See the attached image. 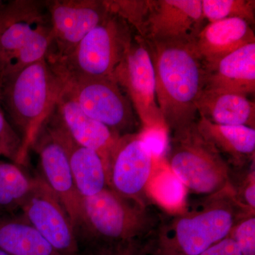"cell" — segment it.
Wrapping results in <instances>:
<instances>
[{
  "instance_id": "cell-16",
  "label": "cell",
  "mask_w": 255,
  "mask_h": 255,
  "mask_svg": "<svg viewBox=\"0 0 255 255\" xmlns=\"http://www.w3.org/2000/svg\"><path fill=\"white\" fill-rule=\"evenodd\" d=\"M255 43L251 23L241 18L209 23L196 36L194 45L206 68L243 47Z\"/></svg>"
},
{
  "instance_id": "cell-23",
  "label": "cell",
  "mask_w": 255,
  "mask_h": 255,
  "mask_svg": "<svg viewBox=\"0 0 255 255\" xmlns=\"http://www.w3.org/2000/svg\"><path fill=\"white\" fill-rule=\"evenodd\" d=\"M48 16L41 12L31 15L10 24L0 34V71L8 60L22 48L33 31Z\"/></svg>"
},
{
  "instance_id": "cell-8",
  "label": "cell",
  "mask_w": 255,
  "mask_h": 255,
  "mask_svg": "<svg viewBox=\"0 0 255 255\" xmlns=\"http://www.w3.org/2000/svg\"><path fill=\"white\" fill-rule=\"evenodd\" d=\"M63 87L89 117L119 137L137 133L139 122L128 97L113 78H70Z\"/></svg>"
},
{
  "instance_id": "cell-14",
  "label": "cell",
  "mask_w": 255,
  "mask_h": 255,
  "mask_svg": "<svg viewBox=\"0 0 255 255\" xmlns=\"http://www.w3.org/2000/svg\"><path fill=\"white\" fill-rule=\"evenodd\" d=\"M43 126L65 151L80 197L95 195L107 187L102 157L95 151L80 145L70 135L55 107Z\"/></svg>"
},
{
  "instance_id": "cell-31",
  "label": "cell",
  "mask_w": 255,
  "mask_h": 255,
  "mask_svg": "<svg viewBox=\"0 0 255 255\" xmlns=\"http://www.w3.org/2000/svg\"><path fill=\"white\" fill-rule=\"evenodd\" d=\"M0 255H9L8 254H6V253H4V251H1V250H0Z\"/></svg>"
},
{
  "instance_id": "cell-5",
  "label": "cell",
  "mask_w": 255,
  "mask_h": 255,
  "mask_svg": "<svg viewBox=\"0 0 255 255\" xmlns=\"http://www.w3.org/2000/svg\"><path fill=\"white\" fill-rule=\"evenodd\" d=\"M196 123L171 132L167 161L171 173L189 192L211 196L229 185L232 170Z\"/></svg>"
},
{
  "instance_id": "cell-26",
  "label": "cell",
  "mask_w": 255,
  "mask_h": 255,
  "mask_svg": "<svg viewBox=\"0 0 255 255\" xmlns=\"http://www.w3.org/2000/svg\"><path fill=\"white\" fill-rule=\"evenodd\" d=\"M146 241L90 242L78 255H147Z\"/></svg>"
},
{
  "instance_id": "cell-6",
  "label": "cell",
  "mask_w": 255,
  "mask_h": 255,
  "mask_svg": "<svg viewBox=\"0 0 255 255\" xmlns=\"http://www.w3.org/2000/svg\"><path fill=\"white\" fill-rule=\"evenodd\" d=\"M135 34L125 20L110 11L71 54L50 67L61 80L113 78L114 71L123 60Z\"/></svg>"
},
{
  "instance_id": "cell-19",
  "label": "cell",
  "mask_w": 255,
  "mask_h": 255,
  "mask_svg": "<svg viewBox=\"0 0 255 255\" xmlns=\"http://www.w3.org/2000/svg\"><path fill=\"white\" fill-rule=\"evenodd\" d=\"M196 110L200 117L213 124L255 128V102L242 94L204 89Z\"/></svg>"
},
{
  "instance_id": "cell-27",
  "label": "cell",
  "mask_w": 255,
  "mask_h": 255,
  "mask_svg": "<svg viewBox=\"0 0 255 255\" xmlns=\"http://www.w3.org/2000/svg\"><path fill=\"white\" fill-rule=\"evenodd\" d=\"M228 237L236 243L242 255H255V214L240 219Z\"/></svg>"
},
{
  "instance_id": "cell-18",
  "label": "cell",
  "mask_w": 255,
  "mask_h": 255,
  "mask_svg": "<svg viewBox=\"0 0 255 255\" xmlns=\"http://www.w3.org/2000/svg\"><path fill=\"white\" fill-rule=\"evenodd\" d=\"M196 124L203 136L219 151L231 170H241L254 163L255 128L218 125L202 117H199Z\"/></svg>"
},
{
  "instance_id": "cell-25",
  "label": "cell",
  "mask_w": 255,
  "mask_h": 255,
  "mask_svg": "<svg viewBox=\"0 0 255 255\" xmlns=\"http://www.w3.org/2000/svg\"><path fill=\"white\" fill-rule=\"evenodd\" d=\"M105 2L110 11L125 20L137 36H140L150 11L151 0H117Z\"/></svg>"
},
{
  "instance_id": "cell-29",
  "label": "cell",
  "mask_w": 255,
  "mask_h": 255,
  "mask_svg": "<svg viewBox=\"0 0 255 255\" xmlns=\"http://www.w3.org/2000/svg\"><path fill=\"white\" fill-rule=\"evenodd\" d=\"M40 10L36 1H14L4 4L0 9V34L11 23L37 14Z\"/></svg>"
},
{
  "instance_id": "cell-32",
  "label": "cell",
  "mask_w": 255,
  "mask_h": 255,
  "mask_svg": "<svg viewBox=\"0 0 255 255\" xmlns=\"http://www.w3.org/2000/svg\"><path fill=\"white\" fill-rule=\"evenodd\" d=\"M4 4H3L2 1H0V9H1L2 6H4Z\"/></svg>"
},
{
  "instance_id": "cell-34",
  "label": "cell",
  "mask_w": 255,
  "mask_h": 255,
  "mask_svg": "<svg viewBox=\"0 0 255 255\" xmlns=\"http://www.w3.org/2000/svg\"><path fill=\"white\" fill-rule=\"evenodd\" d=\"M0 156H2L1 155V152H0Z\"/></svg>"
},
{
  "instance_id": "cell-3",
  "label": "cell",
  "mask_w": 255,
  "mask_h": 255,
  "mask_svg": "<svg viewBox=\"0 0 255 255\" xmlns=\"http://www.w3.org/2000/svg\"><path fill=\"white\" fill-rule=\"evenodd\" d=\"M63 87L46 59L0 80V105L21 140L20 165L26 162L32 142L54 110Z\"/></svg>"
},
{
  "instance_id": "cell-7",
  "label": "cell",
  "mask_w": 255,
  "mask_h": 255,
  "mask_svg": "<svg viewBox=\"0 0 255 255\" xmlns=\"http://www.w3.org/2000/svg\"><path fill=\"white\" fill-rule=\"evenodd\" d=\"M113 79L128 97L142 132H167L156 100L155 75L148 46L135 33Z\"/></svg>"
},
{
  "instance_id": "cell-21",
  "label": "cell",
  "mask_w": 255,
  "mask_h": 255,
  "mask_svg": "<svg viewBox=\"0 0 255 255\" xmlns=\"http://www.w3.org/2000/svg\"><path fill=\"white\" fill-rule=\"evenodd\" d=\"M34 180L22 165L0 160V219L21 213Z\"/></svg>"
},
{
  "instance_id": "cell-13",
  "label": "cell",
  "mask_w": 255,
  "mask_h": 255,
  "mask_svg": "<svg viewBox=\"0 0 255 255\" xmlns=\"http://www.w3.org/2000/svg\"><path fill=\"white\" fill-rule=\"evenodd\" d=\"M31 147L38 154L40 169L38 175L58 198L76 231L81 197L65 151L43 125L37 132Z\"/></svg>"
},
{
  "instance_id": "cell-1",
  "label": "cell",
  "mask_w": 255,
  "mask_h": 255,
  "mask_svg": "<svg viewBox=\"0 0 255 255\" xmlns=\"http://www.w3.org/2000/svg\"><path fill=\"white\" fill-rule=\"evenodd\" d=\"M250 214L232 188L207 196L187 211L161 219L146 241L147 255H198L228 238L234 225Z\"/></svg>"
},
{
  "instance_id": "cell-28",
  "label": "cell",
  "mask_w": 255,
  "mask_h": 255,
  "mask_svg": "<svg viewBox=\"0 0 255 255\" xmlns=\"http://www.w3.org/2000/svg\"><path fill=\"white\" fill-rule=\"evenodd\" d=\"M21 151V138L6 119L0 105V152L11 162L18 164Z\"/></svg>"
},
{
  "instance_id": "cell-17",
  "label": "cell",
  "mask_w": 255,
  "mask_h": 255,
  "mask_svg": "<svg viewBox=\"0 0 255 255\" xmlns=\"http://www.w3.org/2000/svg\"><path fill=\"white\" fill-rule=\"evenodd\" d=\"M248 96L255 91V43L206 68V87Z\"/></svg>"
},
{
  "instance_id": "cell-24",
  "label": "cell",
  "mask_w": 255,
  "mask_h": 255,
  "mask_svg": "<svg viewBox=\"0 0 255 255\" xmlns=\"http://www.w3.org/2000/svg\"><path fill=\"white\" fill-rule=\"evenodd\" d=\"M201 4L204 19L209 23L241 18L251 25L255 23V0H201Z\"/></svg>"
},
{
  "instance_id": "cell-20",
  "label": "cell",
  "mask_w": 255,
  "mask_h": 255,
  "mask_svg": "<svg viewBox=\"0 0 255 255\" xmlns=\"http://www.w3.org/2000/svg\"><path fill=\"white\" fill-rule=\"evenodd\" d=\"M0 250L9 255H63L21 213L0 219Z\"/></svg>"
},
{
  "instance_id": "cell-10",
  "label": "cell",
  "mask_w": 255,
  "mask_h": 255,
  "mask_svg": "<svg viewBox=\"0 0 255 255\" xmlns=\"http://www.w3.org/2000/svg\"><path fill=\"white\" fill-rule=\"evenodd\" d=\"M155 153L142 132L119 137L106 166L107 187L127 199L146 203L145 189Z\"/></svg>"
},
{
  "instance_id": "cell-15",
  "label": "cell",
  "mask_w": 255,
  "mask_h": 255,
  "mask_svg": "<svg viewBox=\"0 0 255 255\" xmlns=\"http://www.w3.org/2000/svg\"><path fill=\"white\" fill-rule=\"evenodd\" d=\"M55 108L70 135L80 145L97 152L106 169L111 152L120 137L87 116L64 87Z\"/></svg>"
},
{
  "instance_id": "cell-4",
  "label": "cell",
  "mask_w": 255,
  "mask_h": 255,
  "mask_svg": "<svg viewBox=\"0 0 255 255\" xmlns=\"http://www.w3.org/2000/svg\"><path fill=\"white\" fill-rule=\"evenodd\" d=\"M162 218L147 203L127 199L109 187L81 198L76 233L90 242L147 241Z\"/></svg>"
},
{
  "instance_id": "cell-22",
  "label": "cell",
  "mask_w": 255,
  "mask_h": 255,
  "mask_svg": "<svg viewBox=\"0 0 255 255\" xmlns=\"http://www.w3.org/2000/svg\"><path fill=\"white\" fill-rule=\"evenodd\" d=\"M51 40V26L49 18L41 23L33 31L22 48L5 64L0 71V80L17 73L32 64L46 59Z\"/></svg>"
},
{
  "instance_id": "cell-12",
  "label": "cell",
  "mask_w": 255,
  "mask_h": 255,
  "mask_svg": "<svg viewBox=\"0 0 255 255\" xmlns=\"http://www.w3.org/2000/svg\"><path fill=\"white\" fill-rule=\"evenodd\" d=\"M204 20L201 0H151L139 36L147 41H195Z\"/></svg>"
},
{
  "instance_id": "cell-30",
  "label": "cell",
  "mask_w": 255,
  "mask_h": 255,
  "mask_svg": "<svg viewBox=\"0 0 255 255\" xmlns=\"http://www.w3.org/2000/svg\"><path fill=\"white\" fill-rule=\"evenodd\" d=\"M198 255H242L237 245L229 237Z\"/></svg>"
},
{
  "instance_id": "cell-2",
  "label": "cell",
  "mask_w": 255,
  "mask_h": 255,
  "mask_svg": "<svg viewBox=\"0 0 255 255\" xmlns=\"http://www.w3.org/2000/svg\"><path fill=\"white\" fill-rule=\"evenodd\" d=\"M145 41L155 70L156 100L167 132L196 123V102L206 87V68L194 41Z\"/></svg>"
},
{
  "instance_id": "cell-9",
  "label": "cell",
  "mask_w": 255,
  "mask_h": 255,
  "mask_svg": "<svg viewBox=\"0 0 255 255\" xmlns=\"http://www.w3.org/2000/svg\"><path fill=\"white\" fill-rule=\"evenodd\" d=\"M46 5L51 26L46 60L50 66L71 54L110 12L103 0H55L46 1Z\"/></svg>"
},
{
  "instance_id": "cell-11",
  "label": "cell",
  "mask_w": 255,
  "mask_h": 255,
  "mask_svg": "<svg viewBox=\"0 0 255 255\" xmlns=\"http://www.w3.org/2000/svg\"><path fill=\"white\" fill-rule=\"evenodd\" d=\"M21 214L60 254L79 255L78 236L68 213L38 174Z\"/></svg>"
},
{
  "instance_id": "cell-33",
  "label": "cell",
  "mask_w": 255,
  "mask_h": 255,
  "mask_svg": "<svg viewBox=\"0 0 255 255\" xmlns=\"http://www.w3.org/2000/svg\"><path fill=\"white\" fill-rule=\"evenodd\" d=\"M0 100H1V88H0Z\"/></svg>"
}]
</instances>
